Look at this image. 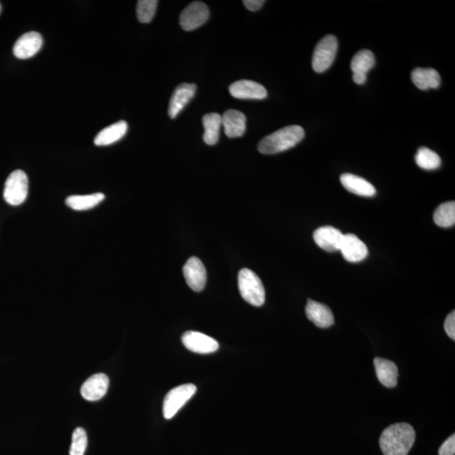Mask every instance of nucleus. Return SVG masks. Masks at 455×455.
I'll use <instances>...</instances> for the list:
<instances>
[{
  "mask_svg": "<svg viewBox=\"0 0 455 455\" xmlns=\"http://www.w3.org/2000/svg\"><path fill=\"white\" fill-rule=\"evenodd\" d=\"M28 178L23 171L12 172L7 178L3 189V198L11 206H19L26 201L28 195Z\"/></svg>",
  "mask_w": 455,
  "mask_h": 455,
  "instance_id": "5",
  "label": "nucleus"
},
{
  "mask_svg": "<svg viewBox=\"0 0 455 455\" xmlns=\"http://www.w3.org/2000/svg\"><path fill=\"white\" fill-rule=\"evenodd\" d=\"M196 92L195 84L184 83L175 88L170 101L169 109H168V114L171 118L174 119L178 116V114L194 97Z\"/></svg>",
  "mask_w": 455,
  "mask_h": 455,
  "instance_id": "15",
  "label": "nucleus"
},
{
  "mask_svg": "<svg viewBox=\"0 0 455 455\" xmlns=\"http://www.w3.org/2000/svg\"><path fill=\"white\" fill-rule=\"evenodd\" d=\"M415 159L417 165L426 171L437 170L441 166L440 155L426 147L417 150Z\"/></svg>",
  "mask_w": 455,
  "mask_h": 455,
  "instance_id": "26",
  "label": "nucleus"
},
{
  "mask_svg": "<svg viewBox=\"0 0 455 455\" xmlns=\"http://www.w3.org/2000/svg\"><path fill=\"white\" fill-rule=\"evenodd\" d=\"M203 140L208 145H215L219 142L222 116L219 113H208L203 118Z\"/></svg>",
  "mask_w": 455,
  "mask_h": 455,
  "instance_id": "22",
  "label": "nucleus"
},
{
  "mask_svg": "<svg viewBox=\"0 0 455 455\" xmlns=\"http://www.w3.org/2000/svg\"><path fill=\"white\" fill-rule=\"evenodd\" d=\"M445 330L451 339L455 340V311L447 317L445 322Z\"/></svg>",
  "mask_w": 455,
  "mask_h": 455,
  "instance_id": "30",
  "label": "nucleus"
},
{
  "mask_svg": "<svg viewBox=\"0 0 455 455\" xmlns=\"http://www.w3.org/2000/svg\"><path fill=\"white\" fill-rule=\"evenodd\" d=\"M375 65V57L374 53L368 49H363L356 53L351 61V69L352 73L359 75H367Z\"/></svg>",
  "mask_w": 455,
  "mask_h": 455,
  "instance_id": "24",
  "label": "nucleus"
},
{
  "mask_svg": "<svg viewBox=\"0 0 455 455\" xmlns=\"http://www.w3.org/2000/svg\"><path fill=\"white\" fill-rule=\"evenodd\" d=\"M415 440L416 432L412 426L400 422L384 430L380 446L384 455H407Z\"/></svg>",
  "mask_w": 455,
  "mask_h": 455,
  "instance_id": "1",
  "label": "nucleus"
},
{
  "mask_svg": "<svg viewBox=\"0 0 455 455\" xmlns=\"http://www.w3.org/2000/svg\"><path fill=\"white\" fill-rule=\"evenodd\" d=\"M305 130L301 126L285 127L262 138L257 149L263 154L281 153L296 146L305 138Z\"/></svg>",
  "mask_w": 455,
  "mask_h": 455,
  "instance_id": "2",
  "label": "nucleus"
},
{
  "mask_svg": "<svg viewBox=\"0 0 455 455\" xmlns=\"http://www.w3.org/2000/svg\"><path fill=\"white\" fill-rule=\"evenodd\" d=\"M440 455H454L455 454V435L449 437L438 450Z\"/></svg>",
  "mask_w": 455,
  "mask_h": 455,
  "instance_id": "29",
  "label": "nucleus"
},
{
  "mask_svg": "<svg viewBox=\"0 0 455 455\" xmlns=\"http://www.w3.org/2000/svg\"><path fill=\"white\" fill-rule=\"evenodd\" d=\"M376 375L380 383L387 388L396 387L398 379V368L391 361L376 358L374 360Z\"/></svg>",
  "mask_w": 455,
  "mask_h": 455,
  "instance_id": "18",
  "label": "nucleus"
},
{
  "mask_svg": "<svg viewBox=\"0 0 455 455\" xmlns=\"http://www.w3.org/2000/svg\"><path fill=\"white\" fill-rule=\"evenodd\" d=\"M229 93L236 99L263 100L268 96V92L263 85L255 81L242 80L229 86Z\"/></svg>",
  "mask_w": 455,
  "mask_h": 455,
  "instance_id": "10",
  "label": "nucleus"
},
{
  "mask_svg": "<svg viewBox=\"0 0 455 455\" xmlns=\"http://www.w3.org/2000/svg\"><path fill=\"white\" fill-rule=\"evenodd\" d=\"M434 222L438 226L449 228L455 224V203H442L436 209L433 215Z\"/></svg>",
  "mask_w": 455,
  "mask_h": 455,
  "instance_id": "25",
  "label": "nucleus"
},
{
  "mask_svg": "<svg viewBox=\"0 0 455 455\" xmlns=\"http://www.w3.org/2000/svg\"><path fill=\"white\" fill-rule=\"evenodd\" d=\"M43 43V36L38 32H27L16 41L13 48L14 55L20 59H30L40 51Z\"/></svg>",
  "mask_w": 455,
  "mask_h": 455,
  "instance_id": "11",
  "label": "nucleus"
},
{
  "mask_svg": "<svg viewBox=\"0 0 455 455\" xmlns=\"http://www.w3.org/2000/svg\"><path fill=\"white\" fill-rule=\"evenodd\" d=\"M105 199L101 192L89 195H73L68 196L65 203L68 207L76 211L89 210L99 205Z\"/></svg>",
  "mask_w": 455,
  "mask_h": 455,
  "instance_id": "23",
  "label": "nucleus"
},
{
  "mask_svg": "<svg viewBox=\"0 0 455 455\" xmlns=\"http://www.w3.org/2000/svg\"><path fill=\"white\" fill-rule=\"evenodd\" d=\"M338 42L333 35H327L323 38L315 48L312 67L315 72L324 73L333 64L337 55Z\"/></svg>",
  "mask_w": 455,
  "mask_h": 455,
  "instance_id": "4",
  "label": "nucleus"
},
{
  "mask_svg": "<svg viewBox=\"0 0 455 455\" xmlns=\"http://www.w3.org/2000/svg\"><path fill=\"white\" fill-rule=\"evenodd\" d=\"M183 345L188 350L199 354H209L219 349V342L214 338L198 331H187L182 335Z\"/></svg>",
  "mask_w": 455,
  "mask_h": 455,
  "instance_id": "8",
  "label": "nucleus"
},
{
  "mask_svg": "<svg viewBox=\"0 0 455 455\" xmlns=\"http://www.w3.org/2000/svg\"><path fill=\"white\" fill-rule=\"evenodd\" d=\"M209 17V10L206 3L195 1L183 10L180 15V24L183 30L191 31L203 26Z\"/></svg>",
  "mask_w": 455,
  "mask_h": 455,
  "instance_id": "7",
  "label": "nucleus"
},
{
  "mask_svg": "<svg viewBox=\"0 0 455 455\" xmlns=\"http://www.w3.org/2000/svg\"><path fill=\"white\" fill-rule=\"evenodd\" d=\"M183 275L188 286L195 291L201 292L207 282V270L198 257H191L183 266Z\"/></svg>",
  "mask_w": 455,
  "mask_h": 455,
  "instance_id": "9",
  "label": "nucleus"
},
{
  "mask_svg": "<svg viewBox=\"0 0 455 455\" xmlns=\"http://www.w3.org/2000/svg\"><path fill=\"white\" fill-rule=\"evenodd\" d=\"M341 182L351 194L361 196H374L376 194V189L368 180L360 178V176L346 173L341 175Z\"/></svg>",
  "mask_w": 455,
  "mask_h": 455,
  "instance_id": "19",
  "label": "nucleus"
},
{
  "mask_svg": "<svg viewBox=\"0 0 455 455\" xmlns=\"http://www.w3.org/2000/svg\"><path fill=\"white\" fill-rule=\"evenodd\" d=\"M313 236L319 247L328 252H335L340 251L344 235L338 229L323 226L317 229Z\"/></svg>",
  "mask_w": 455,
  "mask_h": 455,
  "instance_id": "14",
  "label": "nucleus"
},
{
  "mask_svg": "<svg viewBox=\"0 0 455 455\" xmlns=\"http://www.w3.org/2000/svg\"><path fill=\"white\" fill-rule=\"evenodd\" d=\"M222 126L226 136L231 138L243 136L247 129V117L237 110H228L222 116Z\"/></svg>",
  "mask_w": 455,
  "mask_h": 455,
  "instance_id": "17",
  "label": "nucleus"
},
{
  "mask_svg": "<svg viewBox=\"0 0 455 455\" xmlns=\"http://www.w3.org/2000/svg\"><path fill=\"white\" fill-rule=\"evenodd\" d=\"M412 80L418 89L427 90L440 87V73L433 68H417L412 72Z\"/></svg>",
  "mask_w": 455,
  "mask_h": 455,
  "instance_id": "21",
  "label": "nucleus"
},
{
  "mask_svg": "<svg viewBox=\"0 0 455 455\" xmlns=\"http://www.w3.org/2000/svg\"><path fill=\"white\" fill-rule=\"evenodd\" d=\"M128 124L125 121H119L104 129H102L95 138V145L97 146H108L113 145L124 138L128 131Z\"/></svg>",
  "mask_w": 455,
  "mask_h": 455,
  "instance_id": "20",
  "label": "nucleus"
},
{
  "mask_svg": "<svg viewBox=\"0 0 455 455\" xmlns=\"http://www.w3.org/2000/svg\"><path fill=\"white\" fill-rule=\"evenodd\" d=\"M196 392V385L185 384L172 389L167 393L163 405V414L166 419H171Z\"/></svg>",
  "mask_w": 455,
  "mask_h": 455,
  "instance_id": "6",
  "label": "nucleus"
},
{
  "mask_svg": "<svg viewBox=\"0 0 455 455\" xmlns=\"http://www.w3.org/2000/svg\"><path fill=\"white\" fill-rule=\"evenodd\" d=\"M157 0H140L137 5V17L141 23H150L157 12Z\"/></svg>",
  "mask_w": 455,
  "mask_h": 455,
  "instance_id": "27",
  "label": "nucleus"
},
{
  "mask_svg": "<svg viewBox=\"0 0 455 455\" xmlns=\"http://www.w3.org/2000/svg\"><path fill=\"white\" fill-rule=\"evenodd\" d=\"M109 387V378L105 374L90 376L82 385L80 392L83 398L89 401L99 400L103 397Z\"/></svg>",
  "mask_w": 455,
  "mask_h": 455,
  "instance_id": "13",
  "label": "nucleus"
},
{
  "mask_svg": "<svg viewBox=\"0 0 455 455\" xmlns=\"http://www.w3.org/2000/svg\"><path fill=\"white\" fill-rule=\"evenodd\" d=\"M264 0H244L243 3L249 10L257 11L264 5Z\"/></svg>",
  "mask_w": 455,
  "mask_h": 455,
  "instance_id": "31",
  "label": "nucleus"
},
{
  "mask_svg": "<svg viewBox=\"0 0 455 455\" xmlns=\"http://www.w3.org/2000/svg\"><path fill=\"white\" fill-rule=\"evenodd\" d=\"M238 284L242 298L250 305L257 307L264 305L266 293L263 284L252 270L243 268L240 270Z\"/></svg>",
  "mask_w": 455,
  "mask_h": 455,
  "instance_id": "3",
  "label": "nucleus"
},
{
  "mask_svg": "<svg viewBox=\"0 0 455 455\" xmlns=\"http://www.w3.org/2000/svg\"><path fill=\"white\" fill-rule=\"evenodd\" d=\"M88 440L85 430L82 428H77L73 433L72 444L69 454L84 455L87 448Z\"/></svg>",
  "mask_w": 455,
  "mask_h": 455,
  "instance_id": "28",
  "label": "nucleus"
},
{
  "mask_svg": "<svg viewBox=\"0 0 455 455\" xmlns=\"http://www.w3.org/2000/svg\"><path fill=\"white\" fill-rule=\"evenodd\" d=\"M340 251L347 261L359 262L362 261L368 255L366 245L354 233L344 235Z\"/></svg>",
  "mask_w": 455,
  "mask_h": 455,
  "instance_id": "12",
  "label": "nucleus"
},
{
  "mask_svg": "<svg viewBox=\"0 0 455 455\" xmlns=\"http://www.w3.org/2000/svg\"><path fill=\"white\" fill-rule=\"evenodd\" d=\"M305 312L310 321L322 329L329 328L335 322L333 313L329 307L311 299L307 303Z\"/></svg>",
  "mask_w": 455,
  "mask_h": 455,
  "instance_id": "16",
  "label": "nucleus"
}]
</instances>
